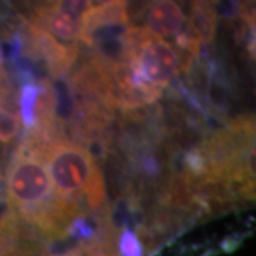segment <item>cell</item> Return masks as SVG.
I'll return each instance as SVG.
<instances>
[{
	"instance_id": "cell-1",
	"label": "cell",
	"mask_w": 256,
	"mask_h": 256,
	"mask_svg": "<svg viewBox=\"0 0 256 256\" xmlns=\"http://www.w3.org/2000/svg\"><path fill=\"white\" fill-rule=\"evenodd\" d=\"M8 201L18 218L34 225L50 239L67 236L78 210L57 196L50 180L44 148L24 140L8 170Z\"/></svg>"
},
{
	"instance_id": "cell-2",
	"label": "cell",
	"mask_w": 256,
	"mask_h": 256,
	"mask_svg": "<svg viewBox=\"0 0 256 256\" xmlns=\"http://www.w3.org/2000/svg\"><path fill=\"white\" fill-rule=\"evenodd\" d=\"M50 180L60 201L80 212L82 202L100 210L106 202L104 176L82 146L57 140L44 150Z\"/></svg>"
},
{
	"instance_id": "cell-3",
	"label": "cell",
	"mask_w": 256,
	"mask_h": 256,
	"mask_svg": "<svg viewBox=\"0 0 256 256\" xmlns=\"http://www.w3.org/2000/svg\"><path fill=\"white\" fill-rule=\"evenodd\" d=\"M30 34H33L34 46L44 57L50 73L60 77L70 72L78 56L77 44L66 46L63 43H58L50 33L36 24H33V28L30 26Z\"/></svg>"
},
{
	"instance_id": "cell-4",
	"label": "cell",
	"mask_w": 256,
	"mask_h": 256,
	"mask_svg": "<svg viewBox=\"0 0 256 256\" xmlns=\"http://www.w3.org/2000/svg\"><path fill=\"white\" fill-rule=\"evenodd\" d=\"M34 24L62 42H76L82 34V18L58 9L54 0L37 9Z\"/></svg>"
},
{
	"instance_id": "cell-5",
	"label": "cell",
	"mask_w": 256,
	"mask_h": 256,
	"mask_svg": "<svg viewBox=\"0 0 256 256\" xmlns=\"http://www.w3.org/2000/svg\"><path fill=\"white\" fill-rule=\"evenodd\" d=\"M148 30L158 37H175L185 26V14L175 0H154L148 16Z\"/></svg>"
},
{
	"instance_id": "cell-6",
	"label": "cell",
	"mask_w": 256,
	"mask_h": 256,
	"mask_svg": "<svg viewBox=\"0 0 256 256\" xmlns=\"http://www.w3.org/2000/svg\"><path fill=\"white\" fill-rule=\"evenodd\" d=\"M38 94L34 84H24L20 94V121L28 128L36 126V110L37 101H38Z\"/></svg>"
},
{
	"instance_id": "cell-7",
	"label": "cell",
	"mask_w": 256,
	"mask_h": 256,
	"mask_svg": "<svg viewBox=\"0 0 256 256\" xmlns=\"http://www.w3.org/2000/svg\"><path fill=\"white\" fill-rule=\"evenodd\" d=\"M20 117L18 114L12 112L4 106H0V141L2 142H10L13 138L18 136L20 130Z\"/></svg>"
},
{
	"instance_id": "cell-8",
	"label": "cell",
	"mask_w": 256,
	"mask_h": 256,
	"mask_svg": "<svg viewBox=\"0 0 256 256\" xmlns=\"http://www.w3.org/2000/svg\"><path fill=\"white\" fill-rule=\"evenodd\" d=\"M120 256H146V246L136 232L124 229L118 239Z\"/></svg>"
},
{
	"instance_id": "cell-9",
	"label": "cell",
	"mask_w": 256,
	"mask_h": 256,
	"mask_svg": "<svg viewBox=\"0 0 256 256\" xmlns=\"http://www.w3.org/2000/svg\"><path fill=\"white\" fill-rule=\"evenodd\" d=\"M92 0H54L56 6L58 9L68 12L78 18H82V14L92 8Z\"/></svg>"
},
{
	"instance_id": "cell-10",
	"label": "cell",
	"mask_w": 256,
	"mask_h": 256,
	"mask_svg": "<svg viewBox=\"0 0 256 256\" xmlns=\"http://www.w3.org/2000/svg\"><path fill=\"white\" fill-rule=\"evenodd\" d=\"M100 3V6H107V4H114V3H120V2H126V0H96Z\"/></svg>"
}]
</instances>
